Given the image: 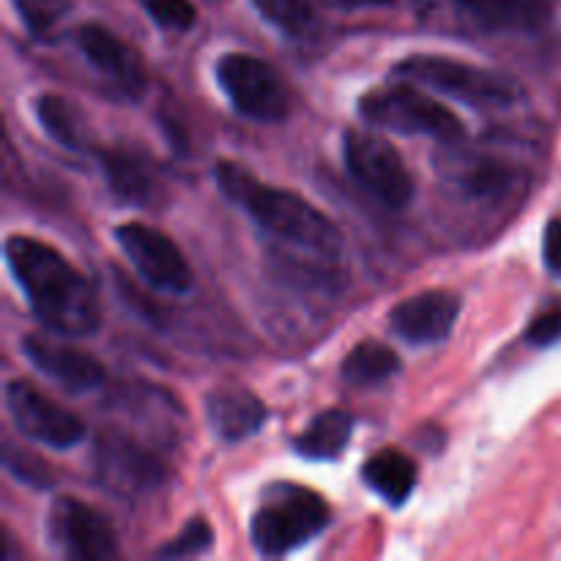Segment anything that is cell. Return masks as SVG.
I'll return each mask as SVG.
<instances>
[{"mask_svg": "<svg viewBox=\"0 0 561 561\" xmlns=\"http://www.w3.org/2000/svg\"><path fill=\"white\" fill-rule=\"evenodd\" d=\"M214 179L219 192L266 233L285 277L310 288H332L337 283L343 236L310 201L255 179L236 162H217Z\"/></svg>", "mask_w": 561, "mask_h": 561, "instance_id": "1", "label": "cell"}, {"mask_svg": "<svg viewBox=\"0 0 561 561\" xmlns=\"http://www.w3.org/2000/svg\"><path fill=\"white\" fill-rule=\"evenodd\" d=\"M3 255L44 329L60 337H91L99 332L102 307L96 288L55 247L31 236H9Z\"/></svg>", "mask_w": 561, "mask_h": 561, "instance_id": "2", "label": "cell"}, {"mask_svg": "<svg viewBox=\"0 0 561 561\" xmlns=\"http://www.w3.org/2000/svg\"><path fill=\"white\" fill-rule=\"evenodd\" d=\"M332 524V510L310 488L277 482L266 488L250 524L252 546L261 557L277 559L307 546Z\"/></svg>", "mask_w": 561, "mask_h": 561, "instance_id": "3", "label": "cell"}, {"mask_svg": "<svg viewBox=\"0 0 561 561\" xmlns=\"http://www.w3.org/2000/svg\"><path fill=\"white\" fill-rule=\"evenodd\" d=\"M414 5L425 25L458 36L537 33L553 16V0H414Z\"/></svg>", "mask_w": 561, "mask_h": 561, "instance_id": "4", "label": "cell"}, {"mask_svg": "<svg viewBox=\"0 0 561 561\" xmlns=\"http://www.w3.org/2000/svg\"><path fill=\"white\" fill-rule=\"evenodd\" d=\"M394 75L436 88L477 110H507L526 99V88L515 77L447 55H411L394 66Z\"/></svg>", "mask_w": 561, "mask_h": 561, "instance_id": "5", "label": "cell"}, {"mask_svg": "<svg viewBox=\"0 0 561 561\" xmlns=\"http://www.w3.org/2000/svg\"><path fill=\"white\" fill-rule=\"evenodd\" d=\"M359 115L376 129L398 135H422L433 140L458 142L463 137V121L433 96L422 93L409 82L376 88L359 99Z\"/></svg>", "mask_w": 561, "mask_h": 561, "instance_id": "6", "label": "cell"}, {"mask_svg": "<svg viewBox=\"0 0 561 561\" xmlns=\"http://www.w3.org/2000/svg\"><path fill=\"white\" fill-rule=\"evenodd\" d=\"M343 162L354 184L389 211H403L414 201V179L383 137L348 129L343 135Z\"/></svg>", "mask_w": 561, "mask_h": 561, "instance_id": "7", "label": "cell"}, {"mask_svg": "<svg viewBox=\"0 0 561 561\" xmlns=\"http://www.w3.org/2000/svg\"><path fill=\"white\" fill-rule=\"evenodd\" d=\"M217 82L233 110L257 124H279L290 113L283 75L268 60L250 53H228L217 64Z\"/></svg>", "mask_w": 561, "mask_h": 561, "instance_id": "8", "label": "cell"}, {"mask_svg": "<svg viewBox=\"0 0 561 561\" xmlns=\"http://www.w3.org/2000/svg\"><path fill=\"white\" fill-rule=\"evenodd\" d=\"M436 173L453 195L482 206H499L526 186V170L518 164L458 142H449L447 151L436 159Z\"/></svg>", "mask_w": 561, "mask_h": 561, "instance_id": "9", "label": "cell"}, {"mask_svg": "<svg viewBox=\"0 0 561 561\" xmlns=\"http://www.w3.org/2000/svg\"><path fill=\"white\" fill-rule=\"evenodd\" d=\"M93 471L99 485L118 496H146L168 482L170 469L157 449L146 447L135 436L104 431L93 447Z\"/></svg>", "mask_w": 561, "mask_h": 561, "instance_id": "10", "label": "cell"}, {"mask_svg": "<svg viewBox=\"0 0 561 561\" xmlns=\"http://www.w3.org/2000/svg\"><path fill=\"white\" fill-rule=\"evenodd\" d=\"M47 540L64 559H118V537L102 510L75 496H58L47 513Z\"/></svg>", "mask_w": 561, "mask_h": 561, "instance_id": "11", "label": "cell"}, {"mask_svg": "<svg viewBox=\"0 0 561 561\" xmlns=\"http://www.w3.org/2000/svg\"><path fill=\"white\" fill-rule=\"evenodd\" d=\"M113 233L124 255L129 257L131 268L151 288L173 296H184L195 288V272L181 255L175 241L164 236L162 230L146 222H124Z\"/></svg>", "mask_w": 561, "mask_h": 561, "instance_id": "12", "label": "cell"}, {"mask_svg": "<svg viewBox=\"0 0 561 561\" xmlns=\"http://www.w3.org/2000/svg\"><path fill=\"white\" fill-rule=\"evenodd\" d=\"M5 411L16 431L42 447L71 449L85 442L88 436V427L80 416L66 411L64 405H58L22 378L5 383Z\"/></svg>", "mask_w": 561, "mask_h": 561, "instance_id": "13", "label": "cell"}, {"mask_svg": "<svg viewBox=\"0 0 561 561\" xmlns=\"http://www.w3.org/2000/svg\"><path fill=\"white\" fill-rule=\"evenodd\" d=\"M75 42L80 53L85 55L88 64L115 88L124 99L146 96L148 91V77L142 69V60L118 33L110 27L99 25V22H85L75 31Z\"/></svg>", "mask_w": 561, "mask_h": 561, "instance_id": "14", "label": "cell"}, {"mask_svg": "<svg viewBox=\"0 0 561 561\" xmlns=\"http://www.w3.org/2000/svg\"><path fill=\"white\" fill-rule=\"evenodd\" d=\"M460 307L463 301L453 290H422L389 312V329L411 345L444 343L458 323Z\"/></svg>", "mask_w": 561, "mask_h": 561, "instance_id": "15", "label": "cell"}, {"mask_svg": "<svg viewBox=\"0 0 561 561\" xmlns=\"http://www.w3.org/2000/svg\"><path fill=\"white\" fill-rule=\"evenodd\" d=\"M22 354L31 359V365L38 373H44L49 381H55L69 394L93 392L107 378L96 356L85 354L75 345L55 343L47 334H25L22 337Z\"/></svg>", "mask_w": 561, "mask_h": 561, "instance_id": "16", "label": "cell"}, {"mask_svg": "<svg viewBox=\"0 0 561 561\" xmlns=\"http://www.w3.org/2000/svg\"><path fill=\"white\" fill-rule=\"evenodd\" d=\"M206 420L214 436L239 444L255 436L268 420V411L255 392L244 387H217L206 398Z\"/></svg>", "mask_w": 561, "mask_h": 561, "instance_id": "17", "label": "cell"}, {"mask_svg": "<svg viewBox=\"0 0 561 561\" xmlns=\"http://www.w3.org/2000/svg\"><path fill=\"white\" fill-rule=\"evenodd\" d=\"M99 164H102L110 192L121 203L151 206L157 201V173L142 153L126 151V148H104V151H99Z\"/></svg>", "mask_w": 561, "mask_h": 561, "instance_id": "18", "label": "cell"}, {"mask_svg": "<svg viewBox=\"0 0 561 561\" xmlns=\"http://www.w3.org/2000/svg\"><path fill=\"white\" fill-rule=\"evenodd\" d=\"M362 480L389 507H403L416 488V466L400 449H381L362 466Z\"/></svg>", "mask_w": 561, "mask_h": 561, "instance_id": "19", "label": "cell"}, {"mask_svg": "<svg viewBox=\"0 0 561 561\" xmlns=\"http://www.w3.org/2000/svg\"><path fill=\"white\" fill-rule=\"evenodd\" d=\"M354 436V416L348 411L329 409L312 416L310 425L294 438V449L307 460H337Z\"/></svg>", "mask_w": 561, "mask_h": 561, "instance_id": "20", "label": "cell"}, {"mask_svg": "<svg viewBox=\"0 0 561 561\" xmlns=\"http://www.w3.org/2000/svg\"><path fill=\"white\" fill-rule=\"evenodd\" d=\"M36 115L42 129L58 146L69 151H88V129L80 107L60 93H42L36 99Z\"/></svg>", "mask_w": 561, "mask_h": 561, "instance_id": "21", "label": "cell"}, {"mask_svg": "<svg viewBox=\"0 0 561 561\" xmlns=\"http://www.w3.org/2000/svg\"><path fill=\"white\" fill-rule=\"evenodd\" d=\"M400 373V356L389 345L365 340L343 359L340 376L351 387H376Z\"/></svg>", "mask_w": 561, "mask_h": 561, "instance_id": "22", "label": "cell"}, {"mask_svg": "<svg viewBox=\"0 0 561 561\" xmlns=\"http://www.w3.org/2000/svg\"><path fill=\"white\" fill-rule=\"evenodd\" d=\"M266 22H272L285 36L301 38L316 27V5L312 0H250Z\"/></svg>", "mask_w": 561, "mask_h": 561, "instance_id": "23", "label": "cell"}, {"mask_svg": "<svg viewBox=\"0 0 561 561\" xmlns=\"http://www.w3.org/2000/svg\"><path fill=\"white\" fill-rule=\"evenodd\" d=\"M33 38H49L71 14V0H11Z\"/></svg>", "mask_w": 561, "mask_h": 561, "instance_id": "24", "label": "cell"}, {"mask_svg": "<svg viewBox=\"0 0 561 561\" xmlns=\"http://www.w3.org/2000/svg\"><path fill=\"white\" fill-rule=\"evenodd\" d=\"M214 546V529L208 520L203 518H192L168 546H162L157 551L159 559H190V557H201L206 553L208 548Z\"/></svg>", "mask_w": 561, "mask_h": 561, "instance_id": "25", "label": "cell"}, {"mask_svg": "<svg viewBox=\"0 0 561 561\" xmlns=\"http://www.w3.org/2000/svg\"><path fill=\"white\" fill-rule=\"evenodd\" d=\"M140 5L164 31H190L197 22V11L190 0H140Z\"/></svg>", "mask_w": 561, "mask_h": 561, "instance_id": "26", "label": "cell"}, {"mask_svg": "<svg viewBox=\"0 0 561 561\" xmlns=\"http://www.w3.org/2000/svg\"><path fill=\"white\" fill-rule=\"evenodd\" d=\"M3 463L11 474L16 477L20 482L25 485L36 488V491H44V488H53V477H49V469L36 460L33 455L22 453V449H14L11 444H5V453H3Z\"/></svg>", "mask_w": 561, "mask_h": 561, "instance_id": "27", "label": "cell"}, {"mask_svg": "<svg viewBox=\"0 0 561 561\" xmlns=\"http://www.w3.org/2000/svg\"><path fill=\"white\" fill-rule=\"evenodd\" d=\"M526 343L535 345V348H551V345L561 343V299L537 312L535 321L526 329Z\"/></svg>", "mask_w": 561, "mask_h": 561, "instance_id": "28", "label": "cell"}, {"mask_svg": "<svg viewBox=\"0 0 561 561\" xmlns=\"http://www.w3.org/2000/svg\"><path fill=\"white\" fill-rule=\"evenodd\" d=\"M542 261L553 277L561 279V214L546 225L542 233Z\"/></svg>", "mask_w": 561, "mask_h": 561, "instance_id": "29", "label": "cell"}, {"mask_svg": "<svg viewBox=\"0 0 561 561\" xmlns=\"http://www.w3.org/2000/svg\"><path fill=\"white\" fill-rule=\"evenodd\" d=\"M323 5L337 11H359V9H389L398 0H321Z\"/></svg>", "mask_w": 561, "mask_h": 561, "instance_id": "30", "label": "cell"}]
</instances>
